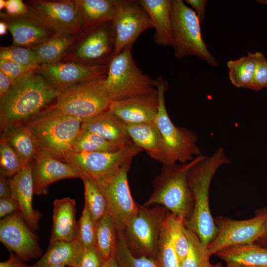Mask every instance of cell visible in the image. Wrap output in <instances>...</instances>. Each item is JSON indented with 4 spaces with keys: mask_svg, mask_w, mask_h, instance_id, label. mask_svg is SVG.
Segmentation results:
<instances>
[{
    "mask_svg": "<svg viewBox=\"0 0 267 267\" xmlns=\"http://www.w3.org/2000/svg\"><path fill=\"white\" fill-rule=\"evenodd\" d=\"M60 93L37 70L16 80L0 98L1 132L11 127L26 124L49 107Z\"/></svg>",
    "mask_w": 267,
    "mask_h": 267,
    "instance_id": "6da1fadb",
    "label": "cell"
},
{
    "mask_svg": "<svg viewBox=\"0 0 267 267\" xmlns=\"http://www.w3.org/2000/svg\"><path fill=\"white\" fill-rule=\"evenodd\" d=\"M230 162L224 149L220 147L211 155H204L191 168L188 173L193 205L190 216L184 220V224L186 228L198 236L205 247L215 238L218 231L210 208L211 183L218 170Z\"/></svg>",
    "mask_w": 267,
    "mask_h": 267,
    "instance_id": "7a4b0ae2",
    "label": "cell"
},
{
    "mask_svg": "<svg viewBox=\"0 0 267 267\" xmlns=\"http://www.w3.org/2000/svg\"><path fill=\"white\" fill-rule=\"evenodd\" d=\"M83 120L50 106L27 123L34 134L40 151L63 161L73 151L82 130Z\"/></svg>",
    "mask_w": 267,
    "mask_h": 267,
    "instance_id": "3957f363",
    "label": "cell"
},
{
    "mask_svg": "<svg viewBox=\"0 0 267 267\" xmlns=\"http://www.w3.org/2000/svg\"><path fill=\"white\" fill-rule=\"evenodd\" d=\"M204 155L186 163L163 164L153 182V191L143 205H159L184 220L190 215L193 205L188 176L191 168Z\"/></svg>",
    "mask_w": 267,
    "mask_h": 267,
    "instance_id": "277c9868",
    "label": "cell"
},
{
    "mask_svg": "<svg viewBox=\"0 0 267 267\" xmlns=\"http://www.w3.org/2000/svg\"><path fill=\"white\" fill-rule=\"evenodd\" d=\"M133 45L127 46L109 64L103 86L111 101L158 93L157 80L144 74L135 64Z\"/></svg>",
    "mask_w": 267,
    "mask_h": 267,
    "instance_id": "5b68a950",
    "label": "cell"
},
{
    "mask_svg": "<svg viewBox=\"0 0 267 267\" xmlns=\"http://www.w3.org/2000/svg\"><path fill=\"white\" fill-rule=\"evenodd\" d=\"M156 80L159 107L154 123L163 140L166 164L188 163L202 154L197 144L198 136L191 130L173 123L165 104V94L168 83L162 77Z\"/></svg>",
    "mask_w": 267,
    "mask_h": 267,
    "instance_id": "8992f818",
    "label": "cell"
},
{
    "mask_svg": "<svg viewBox=\"0 0 267 267\" xmlns=\"http://www.w3.org/2000/svg\"><path fill=\"white\" fill-rule=\"evenodd\" d=\"M171 23L175 56L181 58L193 55L212 66L218 62L208 50L202 35L198 18L194 11L182 0H171Z\"/></svg>",
    "mask_w": 267,
    "mask_h": 267,
    "instance_id": "52a82bcc",
    "label": "cell"
},
{
    "mask_svg": "<svg viewBox=\"0 0 267 267\" xmlns=\"http://www.w3.org/2000/svg\"><path fill=\"white\" fill-rule=\"evenodd\" d=\"M167 210L159 205L150 207L138 205L136 213L123 231L132 252L155 259Z\"/></svg>",
    "mask_w": 267,
    "mask_h": 267,
    "instance_id": "ba28073f",
    "label": "cell"
},
{
    "mask_svg": "<svg viewBox=\"0 0 267 267\" xmlns=\"http://www.w3.org/2000/svg\"><path fill=\"white\" fill-rule=\"evenodd\" d=\"M217 235L207 247L211 256L227 247L255 244L267 234V208L258 210L253 218L235 220L218 216L214 219Z\"/></svg>",
    "mask_w": 267,
    "mask_h": 267,
    "instance_id": "9c48e42d",
    "label": "cell"
},
{
    "mask_svg": "<svg viewBox=\"0 0 267 267\" xmlns=\"http://www.w3.org/2000/svg\"><path fill=\"white\" fill-rule=\"evenodd\" d=\"M105 78L78 84L61 92L54 105L62 112L83 120L108 110L111 101L103 86Z\"/></svg>",
    "mask_w": 267,
    "mask_h": 267,
    "instance_id": "30bf717a",
    "label": "cell"
},
{
    "mask_svg": "<svg viewBox=\"0 0 267 267\" xmlns=\"http://www.w3.org/2000/svg\"><path fill=\"white\" fill-rule=\"evenodd\" d=\"M132 160H128L111 174L96 181L105 198L107 214L112 219L117 231H123L138 210L128 180Z\"/></svg>",
    "mask_w": 267,
    "mask_h": 267,
    "instance_id": "8fae6325",
    "label": "cell"
},
{
    "mask_svg": "<svg viewBox=\"0 0 267 267\" xmlns=\"http://www.w3.org/2000/svg\"><path fill=\"white\" fill-rule=\"evenodd\" d=\"M114 46L115 33L110 21L86 29L61 61L108 66L113 57Z\"/></svg>",
    "mask_w": 267,
    "mask_h": 267,
    "instance_id": "7c38bea8",
    "label": "cell"
},
{
    "mask_svg": "<svg viewBox=\"0 0 267 267\" xmlns=\"http://www.w3.org/2000/svg\"><path fill=\"white\" fill-rule=\"evenodd\" d=\"M29 12L54 33L75 36L85 30L75 0H30Z\"/></svg>",
    "mask_w": 267,
    "mask_h": 267,
    "instance_id": "4fadbf2b",
    "label": "cell"
},
{
    "mask_svg": "<svg viewBox=\"0 0 267 267\" xmlns=\"http://www.w3.org/2000/svg\"><path fill=\"white\" fill-rule=\"evenodd\" d=\"M142 151L134 144L113 152H72L63 162L78 171L81 177L85 176L97 181L114 172Z\"/></svg>",
    "mask_w": 267,
    "mask_h": 267,
    "instance_id": "5bb4252c",
    "label": "cell"
},
{
    "mask_svg": "<svg viewBox=\"0 0 267 267\" xmlns=\"http://www.w3.org/2000/svg\"><path fill=\"white\" fill-rule=\"evenodd\" d=\"M112 23L115 33L113 57L128 45L133 44L143 32L153 28L148 14L136 0H118Z\"/></svg>",
    "mask_w": 267,
    "mask_h": 267,
    "instance_id": "9a60e30c",
    "label": "cell"
},
{
    "mask_svg": "<svg viewBox=\"0 0 267 267\" xmlns=\"http://www.w3.org/2000/svg\"><path fill=\"white\" fill-rule=\"evenodd\" d=\"M108 66L60 61L40 65L37 71L53 89L62 92L78 84L105 78Z\"/></svg>",
    "mask_w": 267,
    "mask_h": 267,
    "instance_id": "2e32d148",
    "label": "cell"
},
{
    "mask_svg": "<svg viewBox=\"0 0 267 267\" xmlns=\"http://www.w3.org/2000/svg\"><path fill=\"white\" fill-rule=\"evenodd\" d=\"M0 241L10 252L25 261L38 258L42 254L37 236L20 212L0 220Z\"/></svg>",
    "mask_w": 267,
    "mask_h": 267,
    "instance_id": "e0dca14e",
    "label": "cell"
},
{
    "mask_svg": "<svg viewBox=\"0 0 267 267\" xmlns=\"http://www.w3.org/2000/svg\"><path fill=\"white\" fill-rule=\"evenodd\" d=\"M0 21L5 23L13 39V45L32 48L49 39L54 32L29 12L11 16L0 12Z\"/></svg>",
    "mask_w": 267,
    "mask_h": 267,
    "instance_id": "ac0fdd59",
    "label": "cell"
},
{
    "mask_svg": "<svg viewBox=\"0 0 267 267\" xmlns=\"http://www.w3.org/2000/svg\"><path fill=\"white\" fill-rule=\"evenodd\" d=\"M32 177L35 195H45L49 186L59 180L80 178V173L68 164L39 151L33 162Z\"/></svg>",
    "mask_w": 267,
    "mask_h": 267,
    "instance_id": "d6986e66",
    "label": "cell"
},
{
    "mask_svg": "<svg viewBox=\"0 0 267 267\" xmlns=\"http://www.w3.org/2000/svg\"><path fill=\"white\" fill-rule=\"evenodd\" d=\"M159 107L158 93L111 101L108 110L127 124L154 123Z\"/></svg>",
    "mask_w": 267,
    "mask_h": 267,
    "instance_id": "ffe728a7",
    "label": "cell"
},
{
    "mask_svg": "<svg viewBox=\"0 0 267 267\" xmlns=\"http://www.w3.org/2000/svg\"><path fill=\"white\" fill-rule=\"evenodd\" d=\"M33 163L23 167L10 178L8 183L11 197L17 201L25 222L31 229H39V222L42 217L41 213L33 206L34 195L32 177Z\"/></svg>",
    "mask_w": 267,
    "mask_h": 267,
    "instance_id": "44dd1931",
    "label": "cell"
},
{
    "mask_svg": "<svg viewBox=\"0 0 267 267\" xmlns=\"http://www.w3.org/2000/svg\"><path fill=\"white\" fill-rule=\"evenodd\" d=\"M127 126L108 109L83 120L82 130L96 134L123 148L134 144Z\"/></svg>",
    "mask_w": 267,
    "mask_h": 267,
    "instance_id": "7402d4cb",
    "label": "cell"
},
{
    "mask_svg": "<svg viewBox=\"0 0 267 267\" xmlns=\"http://www.w3.org/2000/svg\"><path fill=\"white\" fill-rule=\"evenodd\" d=\"M75 215L76 202L74 199L65 197L54 200L53 224L49 243L71 241L77 239L78 224Z\"/></svg>",
    "mask_w": 267,
    "mask_h": 267,
    "instance_id": "603a6c76",
    "label": "cell"
},
{
    "mask_svg": "<svg viewBox=\"0 0 267 267\" xmlns=\"http://www.w3.org/2000/svg\"><path fill=\"white\" fill-rule=\"evenodd\" d=\"M145 10L155 29L154 41L157 44L167 46L173 43L171 23V0H137Z\"/></svg>",
    "mask_w": 267,
    "mask_h": 267,
    "instance_id": "cb8c5ba5",
    "label": "cell"
},
{
    "mask_svg": "<svg viewBox=\"0 0 267 267\" xmlns=\"http://www.w3.org/2000/svg\"><path fill=\"white\" fill-rule=\"evenodd\" d=\"M129 135L134 144L148 155L163 164L166 156L163 140L155 123L127 124Z\"/></svg>",
    "mask_w": 267,
    "mask_h": 267,
    "instance_id": "d4e9b609",
    "label": "cell"
},
{
    "mask_svg": "<svg viewBox=\"0 0 267 267\" xmlns=\"http://www.w3.org/2000/svg\"><path fill=\"white\" fill-rule=\"evenodd\" d=\"M84 248L77 239L71 241H58L49 243V247L34 266L47 267L61 265L78 267Z\"/></svg>",
    "mask_w": 267,
    "mask_h": 267,
    "instance_id": "484cf974",
    "label": "cell"
},
{
    "mask_svg": "<svg viewBox=\"0 0 267 267\" xmlns=\"http://www.w3.org/2000/svg\"><path fill=\"white\" fill-rule=\"evenodd\" d=\"M4 138L17 152L25 165L33 163L40 151L36 137L26 124L10 127L1 132Z\"/></svg>",
    "mask_w": 267,
    "mask_h": 267,
    "instance_id": "4316f807",
    "label": "cell"
},
{
    "mask_svg": "<svg viewBox=\"0 0 267 267\" xmlns=\"http://www.w3.org/2000/svg\"><path fill=\"white\" fill-rule=\"evenodd\" d=\"M216 255L227 264L267 267V248L255 244L230 246Z\"/></svg>",
    "mask_w": 267,
    "mask_h": 267,
    "instance_id": "83f0119b",
    "label": "cell"
},
{
    "mask_svg": "<svg viewBox=\"0 0 267 267\" xmlns=\"http://www.w3.org/2000/svg\"><path fill=\"white\" fill-rule=\"evenodd\" d=\"M75 1L86 30L112 21L118 0H75Z\"/></svg>",
    "mask_w": 267,
    "mask_h": 267,
    "instance_id": "f1b7e54d",
    "label": "cell"
},
{
    "mask_svg": "<svg viewBox=\"0 0 267 267\" xmlns=\"http://www.w3.org/2000/svg\"><path fill=\"white\" fill-rule=\"evenodd\" d=\"M79 36L54 33L47 40L32 49L40 65L55 63L62 61Z\"/></svg>",
    "mask_w": 267,
    "mask_h": 267,
    "instance_id": "f546056e",
    "label": "cell"
},
{
    "mask_svg": "<svg viewBox=\"0 0 267 267\" xmlns=\"http://www.w3.org/2000/svg\"><path fill=\"white\" fill-rule=\"evenodd\" d=\"M117 230L111 217L107 214L96 223L95 247L103 263L115 257Z\"/></svg>",
    "mask_w": 267,
    "mask_h": 267,
    "instance_id": "4dcf8cb0",
    "label": "cell"
},
{
    "mask_svg": "<svg viewBox=\"0 0 267 267\" xmlns=\"http://www.w3.org/2000/svg\"><path fill=\"white\" fill-rule=\"evenodd\" d=\"M229 78L231 84L237 88H247L250 85L255 68L254 53L227 63Z\"/></svg>",
    "mask_w": 267,
    "mask_h": 267,
    "instance_id": "1f68e13d",
    "label": "cell"
},
{
    "mask_svg": "<svg viewBox=\"0 0 267 267\" xmlns=\"http://www.w3.org/2000/svg\"><path fill=\"white\" fill-rule=\"evenodd\" d=\"M164 225L181 263L189 248L184 219L169 213L165 220Z\"/></svg>",
    "mask_w": 267,
    "mask_h": 267,
    "instance_id": "d6a6232c",
    "label": "cell"
},
{
    "mask_svg": "<svg viewBox=\"0 0 267 267\" xmlns=\"http://www.w3.org/2000/svg\"><path fill=\"white\" fill-rule=\"evenodd\" d=\"M85 188V204L94 222L98 220L107 214V203L105 198L97 183L92 179L82 176Z\"/></svg>",
    "mask_w": 267,
    "mask_h": 267,
    "instance_id": "836d02e7",
    "label": "cell"
},
{
    "mask_svg": "<svg viewBox=\"0 0 267 267\" xmlns=\"http://www.w3.org/2000/svg\"><path fill=\"white\" fill-rule=\"evenodd\" d=\"M115 258L119 267H159L153 258L135 256L128 247L123 231H117Z\"/></svg>",
    "mask_w": 267,
    "mask_h": 267,
    "instance_id": "e575fe53",
    "label": "cell"
},
{
    "mask_svg": "<svg viewBox=\"0 0 267 267\" xmlns=\"http://www.w3.org/2000/svg\"><path fill=\"white\" fill-rule=\"evenodd\" d=\"M121 148L116 144L91 133L81 130L73 146L75 152H113Z\"/></svg>",
    "mask_w": 267,
    "mask_h": 267,
    "instance_id": "d590c367",
    "label": "cell"
},
{
    "mask_svg": "<svg viewBox=\"0 0 267 267\" xmlns=\"http://www.w3.org/2000/svg\"><path fill=\"white\" fill-rule=\"evenodd\" d=\"M186 231L189 248L185 259L181 263V267H210L211 256L207 247L203 245L194 232L186 228Z\"/></svg>",
    "mask_w": 267,
    "mask_h": 267,
    "instance_id": "8d00e7d4",
    "label": "cell"
},
{
    "mask_svg": "<svg viewBox=\"0 0 267 267\" xmlns=\"http://www.w3.org/2000/svg\"><path fill=\"white\" fill-rule=\"evenodd\" d=\"M25 165L14 149L3 138L0 139V173L11 178Z\"/></svg>",
    "mask_w": 267,
    "mask_h": 267,
    "instance_id": "74e56055",
    "label": "cell"
},
{
    "mask_svg": "<svg viewBox=\"0 0 267 267\" xmlns=\"http://www.w3.org/2000/svg\"><path fill=\"white\" fill-rule=\"evenodd\" d=\"M155 259L159 267H181V263L164 223Z\"/></svg>",
    "mask_w": 267,
    "mask_h": 267,
    "instance_id": "f35d334b",
    "label": "cell"
},
{
    "mask_svg": "<svg viewBox=\"0 0 267 267\" xmlns=\"http://www.w3.org/2000/svg\"><path fill=\"white\" fill-rule=\"evenodd\" d=\"M0 59H5L28 66L39 67L37 56L30 48L11 45L0 46Z\"/></svg>",
    "mask_w": 267,
    "mask_h": 267,
    "instance_id": "ab89813d",
    "label": "cell"
},
{
    "mask_svg": "<svg viewBox=\"0 0 267 267\" xmlns=\"http://www.w3.org/2000/svg\"><path fill=\"white\" fill-rule=\"evenodd\" d=\"M77 226V239L84 249L94 247L96 238V223L85 204Z\"/></svg>",
    "mask_w": 267,
    "mask_h": 267,
    "instance_id": "60d3db41",
    "label": "cell"
},
{
    "mask_svg": "<svg viewBox=\"0 0 267 267\" xmlns=\"http://www.w3.org/2000/svg\"><path fill=\"white\" fill-rule=\"evenodd\" d=\"M255 68L252 82L248 89L260 90L267 86V59L260 52L254 53Z\"/></svg>",
    "mask_w": 267,
    "mask_h": 267,
    "instance_id": "b9f144b4",
    "label": "cell"
},
{
    "mask_svg": "<svg viewBox=\"0 0 267 267\" xmlns=\"http://www.w3.org/2000/svg\"><path fill=\"white\" fill-rule=\"evenodd\" d=\"M38 68L21 65L7 60L0 59V70L7 75L13 82Z\"/></svg>",
    "mask_w": 267,
    "mask_h": 267,
    "instance_id": "7bdbcfd3",
    "label": "cell"
},
{
    "mask_svg": "<svg viewBox=\"0 0 267 267\" xmlns=\"http://www.w3.org/2000/svg\"><path fill=\"white\" fill-rule=\"evenodd\" d=\"M103 263L94 246L84 249L78 267H102Z\"/></svg>",
    "mask_w": 267,
    "mask_h": 267,
    "instance_id": "ee69618b",
    "label": "cell"
},
{
    "mask_svg": "<svg viewBox=\"0 0 267 267\" xmlns=\"http://www.w3.org/2000/svg\"><path fill=\"white\" fill-rule=\"evenodd\" d=\"M6 14L11 16H17L27 13L29 8L21 0H6Z\"/></svg>",
    "mask_w": 267,
    "mask_h": 267,
    "instance_id": "f6af8a7d",
    "label": "cell"
},
{
    "mask_svg": "<svg viewBox=\"0 0 267 267\" xmlns=\"http://www.w3.org/2000/svg\"><path fill=\"white\" fill-rule=\"evenodd\" d=\"M17 212H20L19 206L12 197L0 198V218L2 219Z\"/></svg>",
    "mask_w": 267,
    "mask_h": 267,
    "instance_id": "bcb514c9",
    "label": "cell"
},
{
    "mask_svg": "<svg viewBox=\"0 0 267 267\" xmlns=\"http://www.w3.org/2000/svg\"><path fill=\"white\" fill-rule=\"evenodd\" d=\"M186 2L190 5L194 9L198 20L201 23L205 16V7L208 0H186Z\"/></svg>",
    "mask_w": 267,
    "mask_h": 267,
    "instance_id": "7dc6e473",
    "label": "cell"
},
{
    "mask_svg": "<svg viewBox=\"0 0 267 267\" xmlns=\"http://www.w3.org/2000/svg\"><path fill=\"white\" fill-rule=\"evenodd\" d=\"M0 267H33L25 264L21 259L10 252L9 259L5 261L0 262Z\"/></svg>",
    "mask_w": 267,
    "mask_h": 267,
    "instance_id": "c3c4849f",
    "label": "cell"
},
{
    "mask_svg": "<svg viewBox=\"0 0 267 267\" xmlns=\"http://www.w3.org/2000/svg\"><path fill=\"white\" fill-rule=\"evenodd\" d=\"M13 81L0 70V98L8 91Z\"/></svg>",
    "mask_w": 267,
    "mask_h": 267,
    "instance_id": "681fc988",
    "label": "cell"
},
{
    "mask_svg": "<svg viewBox=\"0 0 267 267\" xmlns=\"http://www.w3.org/2000/svg\"><path fill=\"white\" fill-rule=\"evenodd\" d=\"M11 197L8 180L6 177L0 176V198H7Z\"/></svg>",
    "mask_w": 267,
    "mask_h": 267,
    "instance_id": "f907efd6",
    "label": "cell"
},
{
    "mask_svg": "<svg viewBox=\"0 0 267 267\" xmlns=\"http://www.w3.org/2000/svg\"><path fill=\"white\" fill-rule=\"evenodd\" d=\"M102 267H119L115 257L103 263Z\"/></svg>",
    "mask_w": 267,
    "mask_h": 267,
    "instance_id": "816d5d0a",
    "label": "cell"
},
{
    "mask_svg": "<svg viewBox=\"0 0 267 267\" xmlns=\"http://www.w3.org/2000/svg\"><path fill=\"white\" fill-rule=\"evenodd\" d=\"M8 28L5 23L2 21L0 22V35L3 36L7 33Z\"/></svg>",
    "mask_w": 267,
    "mask_h": 267,
    "instance_id": "f5cc1de1",
    "label": "cell"
},
{
    "mask_svg": "<svg viewBox=\"0 0 267 267\" xmlns=\"http://www.w3.org/2000/svg\"><path fill=\"white\" fill-rule=\"evenodd\" d=\"M227 267H265L250 266L241 265H239V264H227Z\"/></svg>",
    "mask_w": 267,
    "mask_h": 267,
    "instance_id": "db71d44e",
    "label": "cell"
},
{
    "mask_svg": "<svg viewBox=\"0 0 267 267\" xmlns=\"http://www.w3.org/2000/svg\"><path fill=\"white\" fill-rule=\"evenodd\" d=\"M6 4V0H0V9L1 10L3 8H5Z\"/></svg>",
    "mask_w": 267,
    "mask_h": 267,
    "instance_id": "11a10c76",
    "label": "cell"
},
{
    "mask_svg": "<svg viewBox=\"0 0 267 267\" xmlns=\"http://www.w3.org/2000/svg\"><path fill=\"white\" fill-rule=\"evenodd\" d=\"M261 242H262V243L263 244H265L266 245H267V234L266 235V236L263 239H262L261 241Z\"/></svg>",
    "mask_w": 267,
    "mask_h": 267,
    "instance_id": "9f6ffc18",
    "label": "cell"
},
{
    "mask_svg": "<svg viewBox=\"0 0 267 267\" xmlns=\"http://www.w3.org/2000/svg\"><path fill=\"white\" fill-rule=\"evenodd\" d=\"M47 267H68V266H61V265H54V266H49Z\"/></svg>",
    "mask_w": 267,
    "mask_h": 267,
    "instance_id": "6f0895ef",
    "label": "cell"
},
{
    "mask_svg": "<svg viewBox=\"0 0 267 267\" xmlns=\"http://www.w3.org/2000/svg\"><path fill=\"white\" fill-rule=\"evenodd\" d=\"M210 267H222L220 264H217L216 265H211Z\"/></svg>",
    "mask_w": 267,
    "mask_h": 267,
    "instance_id": "680465c9",
    "label": "cell"
},
{
    "mask_svg": "<svg viewBox=\"0 0 267 267\" xmlns=\"http://www.w3.org/2000/svg\"><path fill=\"white\" fill-rule=\"evenodd\" d=\"M257 2H260L261 3L267 4V0H257Z\"/></svg>",
    "mask_w": 267,
    "mask_h": 267,
    "instance_id": "91938a15",
    "label": "cell"
},
{
    "mask_svg": "<svg viewBox=\"0 0 267 267\" xmlns=\"http://www.w3.org/2000/svg\"><path fill=\"white\" fill-rule=\"evenodd\" d=\"M33 267H36L34 265L33 266Z\"/></svg>",
    "mask_w": 267,
    "mask_h": 267,
    "instance_id": "94428289",
    "label": "cell"
},
{
    "mask_svg": "<svg viewBox=\"0 0 267 267\" xmlns=\"http://www.w3.org/2000/svg\"><path fill=\"white\" fill-rule=\"evenodd\" d=\"M266 88H267V87H266Z\"/></svg>",
    "mask_w": 267,
    "mask_h": 267,
    "instance_id": "6125c7cd",
    "label": "cell"
}]
</instances>
